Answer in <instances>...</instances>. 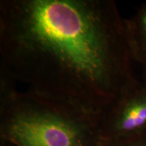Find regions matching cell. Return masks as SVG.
I'll return each mask as SVG.
<instances>
[{
  "label": "cell",
  "mask_w": 146,
  "mask_h": 146,
  "mask_svg": "<svg viewBox=\"0 0 146 146\" xmlns=\"http://www.w3.org/2000/svg\"><path fill=\"white\" fill-rule=\"evenodd\" d=\"M142 78H143V81L146 83V67L142 68Z\"/></svg>",
  "instance_id": "6"
},
{
  "label": "cell",
  "mask_w": 146,
  "mask_h": 146,
  "mask_svg": "<svg viewBox=\"0 0 146 146\" xmlns=\"http://www.w3.org/2000/svg\"><path fill=\"white\" fill-rule=\"evenodd\" d=\"M120 146H146V137H139L125 141Z\"/></svg>",
  "instance_id": "5"
},
{
  "label": "cell",
  "mask_w": 146,
  "mask_h": 146,
  "mask_svg": "<svg viewBox=\"0 0 146 146\" xmlns=\"http://www.w3.org/2000/svg\"><path fill=\"white\" fill-rule=\"evenodd\" d=\"M109 139L130 141L146 129V83H137L120 95L100 113ZM105 134V135H106Z\"/></svg>",
  "instance_id": "3"
},
{
  "label": "cell",
  "mask_w": 146,
  "mask_h": 146,
  "mask_svg": "<svg viewBox=\"0 0 146 146\" xmlns=\"http://www.w3.org/2000/svg\"><path fill=\"white\" fill-rule=\"evenodd\" d=\"M0 56L14 81L95 113L139 81L112 0H1Z\"/></svg>",
  "instance_id": "1"
},
{
  "label": "cell",
  "mask_w": 146,
  "mask_h": 146,
  "mask_svg": "<svg viewBox=\"0 0 146 146\" xmlns=\"http://www.w3.org/2000/svg\"><path fill=\"white\" fill-rule=\"evenodd\" d=\"M131 50L135 63L146 67V2L129 19H125Z\"/></svg>",
  "instance_id": "4"
},
{
  "label": "cell",
  "mask_w": 146,
  "mask_h": 146,
  "mask_svg": "<svg viewBox=\"0 0 146 146\" xmlns=\"http://www.w3.org/2000/svg\"><path fill=\"white\" fill-rule=\"evenodd\" d=\"M1 133L16 146H98L100 113L31 89L1 72ZM101 136V135H100Z\"/></svg>",
  "instance_id": "2"
}]
</instances>
